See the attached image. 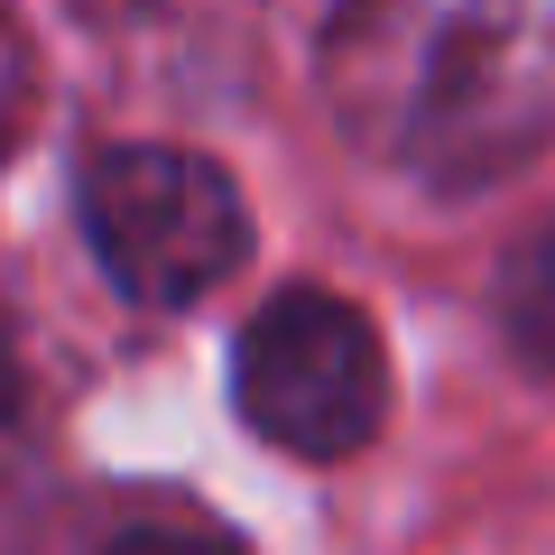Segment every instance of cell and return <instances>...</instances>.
<instances>
[{
  "instance_id": "1",
  "label": "cell",
  "mask_w": 555,
  "mask_h": 555,
  "mask_svg": "<svg viewBox=\"0 0 555 555\" xmlns=\"http://www.w3.org/2000/svg\"><path fill=\"white\" fill-rule=\"evenodd\" d=\"M324 102L361 158L491 185L555 149V0H334Z\"/></svg>"
},
{
  "instance_id": "2",
  "label": "cell",
  "mask_w": 555,
  "mask_h": 555,
  "mask_svg": "<svg viewBox=\"0 0 555 555\" xmlns=\"http://www.w3.org/2000/svg\"><path fill=\"white\" fill-rule=\"evenodd\" d=\"M75 204L102 278L139 306H195L250 259V204L195 149H93Z\"/></svg>"
},
{
  "instance_id": "3",
  "label": "cell",
  "mask_w": 555,
  "mask_h": 555,
  "mask_svg": "<svg viewBox=\"0 0 555 555\" xmlns=\"http://www.w3.org/2000/svg\"><path fill=\"white\" fill-rule=\"evenodd\" d=\"M232 398L250 416V436H269L278 454L343 463L389 416V361H379V334L334 287H287L241 324Z\"/></svg>"
},
{
  "instance_id": "4",
  "label": "cell",
  "mask_w": 555,
  "mask_h": 555,
  "mask_svg": "<svg viewBox=\"0 0 555 555\" xmlns=\"http://www.w3.org/2000/svg\"><path fill=\"white\" fill-rule=\"evenodd\" d=\"M47 555H241L195 500H167V491H112V500H83L65 509L56 546Z\"/></svg>"
},
{
  "instance_id": "5",
  "label": "cell",
  "mask_w": 555,
  "mask_h": 555,
  "mask_svg": "<svg viewBox=\"0 0 555 555\" xmlns=\"http://www.w3.org/2000/svg\"><path fill=\"white\" fill-rule=\"evenodd\" d=\"M500 334L518 361H537L555 379V214L500 259Z\"/></svg>"
}]
</instances>
